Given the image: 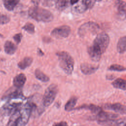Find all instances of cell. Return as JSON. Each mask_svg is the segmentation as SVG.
Instances as JSON below:
<instances>
[{
  "label": "cell",
  "instance_id": "1",
  "mask_svg": "<svg viewBox=\"0 0 126 126\" xmlns=\"http://www.w3.org/2000/svg\"><path fill=\"white\" fill-rule=\"evenodd\" d=\"M109 42V36L106 32H101L97 34L93 44L88 49V53L92 61L97 62L100 60L101 55L107 48Z\"/></svg>",
  "mask_w": 126,
  "mask_h": 126
},
{
  "label": "cell",
  "instance_id": "2",
  "mask_svg": "<svg viewBox=\"0 0 126 126\" xmlns=\"http://www.w3.org/2000/svg\"><path fill=\"white\" fill-rule=\"evenodd\" d=\"M32 111V106L29 102L23 104L10 115L6 126H26Z\"/></svg>",
  "mask_w": 126,
  "mask_h": 126
},
{
  "label": "cell",
  "instance_id": "3",
  "mask_svg": "<svg viewBox=\"0 0 126 126\" xmlns=\"http://www.w3.org/2000/svg\"><path fill=\"white\" fill-rule=\"evenodd\" d=\"M28 14L31 17L38 22H49L54 18L53 14L49 10L36 5L31 7Z\"/></svg>",
  "mask_w": 126,
  "mask_h": 126
},
{
  "label": "cell",
  "instance_id": "4",
  "mask_svg": "<svg viewBox=\"0 0 126 126\" xmlns=\"http://www.w3.org/2000/svg\"><path fill=\"white\" fill-rule=\"evenodd\" d=\"M59 65L67 74H71L74 69V61L71 55L66 51H60L56 53Z\"/></svg>",
  "mask_w": 126,
  "mask_h": 126
},
{
  "label": "cell",
  "instance_id": "5",
  "mask_svg": "<svg viewBox=\"0 0 126 126\" xmlns=\"http://www.w3.org/2000/svg\"><path fill=\"white\" fill-rule=\"evenodd\" d=\"M58 93V87L56 84H52L46 89L43 98L42 104L44 107H48L54 101Z\"/></svg>",
  "mask_w": 126,
  "mask_h": 126
},
{
  "label": "cell",
  "instance_id": "6",
  "mask_svg": "<svg viewBox=\"0 0 126 126\" xmlns=\"http://www.w3.org/2000/svg\"><path fill=\"white\" fill-rule=\"evenodd\" d=\"M99 30L98 24L94 22H88L82 24L78 29V33L80 36H84L87 33H95Z\"/></svg>",
  "mask_w": 126,
  "mask_h": 126
},
{
  "label": "cell",
  "instance_id": "7",
  "mask_svg": "<svg viewBox=\"0 0 126 126\" xmlns=\"http://www.w3.org/2000/svg\"><path fill=\"white\" fill-rule=\"evenodd\" d=\"M71 32L70 27L67 25H63L54 29L51 35L57 38H63L67 37Z\"/></svg>",
  "mask_w": 126,
  "mask_h": 126
},
{
  "label": "cell",
  "instance_id": "8",
  "mask_svg": "<svg viewBox=\"0 0 126 126\" xmlns=\"http://www.w3.org/2000/svg\"><path fill=\"white\" fill-rule=\"evenodd\" d=\"M118 115L116 114H114L109 112H106L101 110L96 115V119L98 122V124H100L103 122L112 120L116 119L118 118Z\"/></svg>",
  "mask_w": 126,
  "mask_h": 126
},
{
  "label": "cell",
  "instance_id": "9",
  "mask_svg": "<svg viewBox=\"0 0 126 126\" xmlns=\"http://www.w3.org/2000/svg\"><path fill=\"white\" fill-rule=\"evenodd\" d=\"M104 107L106 109L112 110L118 113H120L122 114H126V106L124 105H123L119 103H115L112 104L107 103L104 105Z\"/></svg>",
  "mask_w": 126,
  "mask_h": 126
},
{
  "label": "cell",
  "instance_id": "10",
  "mask_svg": "<svg viewBox=\"0 0 126 126\" xmlns=\"http://www.w3.org/2000/svg\"><path fill=\"white\" fill-rule=\"evenodd\" d=\"M98 65H95L88 63H83L80 65V69L83 73L91 75L94 73L98 68Z\"/></svg>",
  "mask_w": 126,
  "mask_h": 126
},
{
  "label": "cell",
  "instance_id": "11",
  "mask_svg": "<svg viewBox=\"0 0 126 126\" xmlns=\"http://www.w3.org/2000/svg\"><path fill=\"white\" fill-rule=\"evenodd\" d=\"M116 6L117 9L118 15L121 18L125 19L126 17V2L122 0H118L116 2Z\"/></svg>",
  "mask_w": 126,
  "mask_h": 126
},
{
  "label": "cell",
  "instance_id": "12",
  "mask_svg": "<svg viewBox=\"0 0 126 126\" xmlns=\"http://www.w3.org/2000/svg\"><path fill=\"white\" fill-rule=\"evenodd\" d=\"M26 80L27 78L24 74H19L16 75L13 79V85L15 87L18 89L21 88L24 85Z\"/></svg>",
  "mask_w": 126,
  "mask_h": 126
},
{
  "label": "cell",
  "instance_id": "13",
  "mask_svg": "<svg viewBox=\"0 0 126 126\" xmlns=\"http://www.w3.org/2000/svg\"><path fill=\"white\" fill-rule=\"evenodd\" d=\"M4 49L6 53L9 55H12L17 50L16 45L11 41H6L4 45Z\"/></svg>",
  "mask_w": 126,
  "mask_h": 126
},
{
  "label": "cell",
  "instance_id": "14",
  "mask_svg": "<svg viewBox=\"0 0 126 126\" xmlns=\"http://www.w3.org/2000/svg\"><path fill=\"white\" fill-rule=\"evenodd\" d=\"M73 5L74 10L78 13L84 12L88 9L85 0L78 1V2Z\"/></svg>",
  "mask_w": 126,
  "mask_h": 126
},
{
  "label": "cell",
  "instance_id": "15",
  "mask_svg": "<svg viewBox=\"0 0 126 126\" xmlns=\"http://www.w3.org/2000/svg\"><path fill=\"white\" fill-rule=\"evenodd\" d=\"M5 98L7 99L8 100L16 99H25V96L21 91L19 90H17L9 94L5 97Z\"/></svg>",
  "mask_w": 126,
  "mask_h": 126
},
{
  "label": "cell",
  "instance_id": "16",
  "mask_svg": "<svg viewBox=\"0 0 126 126\" xmlns=\"http://www.w3.org/2000/svg\"><path fill=\"white\" fill-rule=\"evenodd\" d=\"M32 61L33 59L32 58L30 57H26L18 63V66L20 69H25L31 65Z\"/></svg>",
  "mask_w": 126,
  "mask_h": 126
},
{
  "label": "cell",
  "instance_id": "17",
  "mask_svg": "<svg viewBox=\"0 0 126 126\" xmlns=\"http://www.w3.org/2000/svg\"><path fill=\"white\" fill-rule=\"evenodd\" d=\"M126 49V36H124L119 39L117 45V50L119 53L122 54L125 52Z\"/></svg>",
  "mask_w": 126,
  "mask_h": 126
},
{
  "label": "cell",
  "instance_id": "18",
  "mask_svg": "<svg viewBox=\"0 0 126 126\" xmlns=\"http://www.w3.org/2000/svg\"><path fill=\"white\" fill-rule=\"evenodd\" d=\"M77 109H87L89 110H90L92 113H95L97 114L99 112H100L102 110L101 108L99 107L98 106L91 104L89 105H82L79 107L77 108Z\"/></svg>",
  "mask_w": 126,
  "mask_h": 126
},
{
  "label": "cell",
  "instance_id": "19",
  "mask_svg": "<svg viewBox=\"0 0 126 126\" xmlns=\"http://www.w3.org/2000/svg\"><path fill=\"white\" fill-rule=\"evenodd\" d=\"M113 86L117 89H119L124 91H125L126 88V81L122 78H118L115 79L112 83Z\"/></svg>",
  "mask_w": 126,
  "mask_h": 126
},
{
  "label": "cell",
  "instance_id": "20",
  "mask_svg": "<svg viewBox=\"0 0 126 126\" xmlns=\"http://www.w3.org/2000/svg\"><path fill=\"white\" fill-rule=\"evenodd\" d=\"M3 5L5 8L9 11L13 10L19 2L18 0H5L3 1Z\"/></svg>",
  "mask_w": 126,
  "mask_h": 126
},
{
  "label": "cell",
  "instance_id": "21",
  "mask_svg": "<svg viewBox=\"0 0 126 126\" xmlns=\"http://www.w3.org/2000/svg\"><path fill=\"white\" fill-rule=\"evenodd\" d=\"M77 101V98L75 96L71 97L66 103L64 106V109L65 111H70L74 109L76 102Z\"/></svg>",
  "mask_w": 126,
  "mask_h": 126
},
{
  "label": "cell",
  "instance_id": "22",
  "mask_svg": "<svg viewBox=\"0 0 126 126\" xmlns=\"http://www.w3.org/2000/svg\"><path fill=\"white\" fill-rule=\"evenodd\" d=\"M34 75L38 80L42 82H46L49 81V77L39 69H36L35 70Z\"/></svg>",
  "mask_w": 126,
  "mask_h": 126
},
{
  "label": "cell",
  "instance_id": "23",
  "mask_svg": "<svg viewBox=\"0 0 126 126\" xmlns=\"http://www.w3.org/2000/svg\"><path fill=\"white\" fill-rule=\"evenodd\" d=\"M56 8L59 10H63L70 4V1L64 0H57L55 2Z\"/></svg>",
  "mask_w": 126,
  "mask_h": 126
},
{
  "label": "cell",
  "instance_id": "24",
  "mask_svg": "<svg viewBox=\"0 0 126 126\" xmlns=\"http://www.w3.org/2000/svg\"><path fill=\"white\" fill-rule=\"evenodd\" d=\"M22 29L30 34H33L35 32V27L34 25L30 22H28L22 27Z\"/></svg>",
  "mask_w": 126,
  "mask_h": 126
},
{
  "label": "cell",
  "instance_id": "25",
  "mask_svg": "<svg viewBox=\"0 0 126 126\" xmlns=\"http://www.w3.org/2000/svg\"><path fill=\"white\" fill-rule=\"evenodd\" d=\"M108 69L115 71H124L126 70V68L123 65L118 64H114L109 66L108 67Z\"/></svg>",
  "mask_w": 126,
  "mask_h": 126
},
{
  "label": "cell",
  "instance_id": "26",
  "mask_svg": "<svg viewBox=\"0 0 126 126\" xmlns=\"http://www.w3.org/2000/svg\"><path fill=\"white\" fill-rule=\"evenodd\" d=\"M10 18L7 15L3 14L0 12V24H5L8 23Z\"/></svg>",
  "mask_w": 126,
  "mask_h": 126
},
{
  "label": "cell",
  "instance_id": "27",
  "mask_svg": "<svg viewBox=\"0 0 126 126\" xmlns=\"http://www.w3.org/2000/svg\"><path fill=\"white\" fill-rule=\"evenodd\" d=\"M22 38V34L21 33H17L13 36V39L17 44H19L21 42Z\"/></svg>",
  "mask_w": 126,
  "mask_h": 126
},
{
  "label": "cell",
  "instance_id": "28",
  "mask_svg": "<svg viewBox=\"0 0 126 126\" xmlns=\"http://www.w3.org/2000/svg\"><path fill=\"white\" fill-rule=\"evenodd\" d=\"M53 126H68L67 123L64 121H62L59 123L54 124Z\"/></svg>",
  "mask_w": 126,
  "mask_h": 126
},
{
  "label": "cell",
  "instance_id": "29",
  "mask_svg": "<svg viewBox=\"0 0 126 126\" xmlns=\"http://www.w3.org/2000/svg\"><path fill=\"white\" fill-rule=\"evenodd\" d=\"M54 2V1H50V0H44L43 1H42V4L44 5H46V6H49V5H52V3Z\"/></svg>",
  "mask_w": 126,
  "mask_h": 126
},
{
  "label": "cell",
  "instance_id": "30",
  "mask_svg": "<svg viewBox=\"0 0 126 126\" xmlns=\"http://www.w3.org/2000/svg\"><path fill=\"white\" fill-rule=\"evenodd\" d=\"M37 53H38V55L39 56H43L44 55V53H43V52L41 50V49H40V48H37Z\"/></svg>",
  "mask_w": 126,
  "mask_h": 126
},
{
  "label": "cell",
  "instance_id": "31",
  "mask_svg": "<svg viewBox=\"0 0 126 126\" xmlns=\"http://www.w3.org/2000/svg\"><path fill=\"white\" fill-rule=\"evenodd\" d=\"M0 50H1V49H0Z\"/></svg>",
  "mask_w": 126,
  "mask_h": 126
}]
</instances>
